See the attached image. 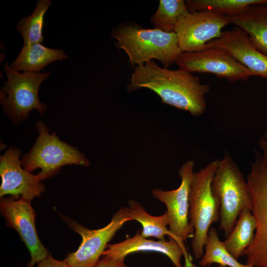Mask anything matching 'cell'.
I'll return each mask as SVG.
<instances>
[{"instance_id":"cell-12","label":"cell","mask_w":267,"mask_h":267,"mask_svg":"<svg viewBox=\"0 0 267 267\" xmlns=\"http://www.w3.org/2000/svg\"><path fill=\"white\" fill-rule=\"evenodd\" d=\"M0 211L10 226L19 234L30 254L29 267H33L49 255L47 249L41 242L36 231L35 213L31 201L13 196L1 198Z\"/></svg>"},{"instance_id":"cell-4","label":"cell","mask_w":267,"mask_h":267,"mask_svg":"<svg viewBox=\"0 0 267 267\" xmlns=\"http://www.w3.org/2000/svg\"><path fill=\"white\" fill-rule=\"evenodd\" d=\"M259 145L246 179L256 229L253 242L242 256H246L247 265L267 267V139L262 138Z\"/></svg>"},{"instance_id":"cell-27","label":"cell","mask_w":267,"mask_h":267,"mask_svg":"<svg viewBox=\"0 0 267 267\" xmlns=\"http://www.w3.org/2000/svg\"><path fill=\"white\" fill-rule=\"evenodd\" d=\"M265 137L266 138H267V131L266 132V134H265Z\"/></svg>"},{"instance_id":"cell-21","label":"cell","mask_w":267,"mask_h":267,"mask_svg":"<svg viewBox=\"0 0 267 267\" xmlns=\"http://www.w3.org/2000/svg\"><path fill=\"white\" fill-rule=\"evenodd\" d=\"M51 3L49 0H39L32 14L21 19L16 30L21 33L25 44L42 43L44 16Z\"/></svg>"},{"instance_id":"cell-6","label":"cell","mask_w":267,"mask_h":267,"mask_svg":"<svg viewBox=\"0 0 267 267\" xmlns=\"http://www.w3.org/2000/svg\"><path fill=\"white\" fill-rule=\"evenodd\" d=\"M36 129L39 133L36 141L21 158L23 169L30 173L41 169L38 176L42 180L52 177L65 165H89V160L76 148L61 141L55 133L49 134L44 123L39 122Z\"/></svg>"},{"instance_id":"cell-2","label":"cell","mask_w":267,"mask_h":267,"mask_svg":"<svg viewBox=\"0 0 267 267\" xmlns=\"http://www.w3.org/2000/svg\"><path fill=\"white\" fill-rule=\"evenodd\" d=\"M111 35L117 41V46L126 52L130 62L137 66L156 59L167 68L182 52L175 32L123 25L113 30Z\"/></svg>"},{"instance_id":"cell-3","label":"cell","mask_w":267,"mask_h":267,"mask_svg":"<svg viewBox=\"0 0 267 267\" xmlns=\"http://www.w3.org/2000/svg\"><path fill=\"white\" fill-rule=\"evenodd\" d=\"M211 190L219 206V229L227 237L246 208L251 209V196L247 183L228 153L224 154L212 178Z\"/></svg>"},{"instance_id":"cell-13","label":"cell","mask_w":267,"mask_h":267,"mask_svg":"<svg viewBox=\"0 0 267 267\" xmlns=\"http://www.w3.org/2000/svg\"><path fill=\"white\" fill-rule=\"evenodd\" d=\"M20 154L18 149L10 147L0 156V197L10 195L16 199L20 197L31 201L40 196L45 188L38 175H34L21 167Z\"/></svg>"},{"instance_id":"cell-5","label":"cell","mask_w":267,"mask_h":267,"mask_svg":"<svg viewBox=\"0 0 267 267\" xmlns=\"http://www.w3.org/2000/svg\"><path fill=\"white\" fill-rule=\"evenodd\" d=\"M219 160L208 163L193 173L189 194L188 218L194 229L191 243L192 253L196 259L203 256V249L211 225L220 220L219 206L211 190L213 177Z\"/></svg>"},{"instance_id":"cell-23","label":"cell","mask_w":267,"mask_h":267,"mask_svg":"<svg viewBox=\"0 0 267 267\" xmlns=\"http://www.w3.org/2000/svg\"><path fill=\"white\" fill-rule=\"evenodd\" d=\"M266 0H187L185 1L189 12L212 10L225 15L241 13L249 6L264 2Z\"/></svg>"},{"instance_id":"cell-16","label":"cell","mask_w":267,"mask_h":267,"mask_svg":"<svg viewBox=\"0 0 267 267\" xmlns=\"http://www.w3.org/2000/svg\"><path fill=\"white\" fill-rule=\"evenodd\" d=\"M230 23L245 31L255 47L267 55V0L237 15H226Z\"/></svg>"},{"instance_id":"cell-11","label":"cell","mask_w":267,"mask_h":267,"mask_svg":"<svg viewBox=\"0 0 267 267\" xmlns=\"http://www.w3.org/2000/svg\"><path fill=\"white\" fill-rule=\"evenodd\" d=\"M229 24L226 15L216 11L189 12L179 19L175 32L182 52L198 51L220 38L222 29Z\"/></svg>"},{"instance_id":"cell-26","label":"cell","mask_w":267,"mask_h":267,"mask_svg":"<svg viewBox=\"0 0 267 267\" xmlns=\"http://www.w3.org/2000/svg\"><path fill=\"white\" fill-rule=\"evenodd\" d=\"M194 267H196V266L195 265ZM218 267H226L222 266H221V265H219Z\"/></svg>"},{"instance_id":"cell-15","label":"cell","mask_w":267,"mask_h":267,"mask_svg":"<svg viewBox=\"0 0 267 267\" xmlns=\"http://www.w3.org/2000/svg\"><path fill=\"white\" fill-rule=\"evenodd\" d=\"M139 251L164 254L170 259L175 267H183L180 263L182 256L186 259L184 250L175 240L155 241L142 237L138 232L122 242L108 245L102 256L116 259H125L128 254Z\"/></svg>"},{"instance_id":"cell-7","label":"cell","mask_w":267,"mask_h":267,"mask_svg":"<svg viewBox=\"0 0 267 267\" xmlns=\"http://www.w3.org/2000/svg\"><path fill=\"white\" fill-rule=\"evenodd\" d=\"M3 68L7 77L0 91V102L4 112L17 123L26 120L33 109H37L43 115L46 105L40 102L38 90L50 73H20L6 63Z\"/></svg>"},{"instance_id":"cell-17","label":"cell","mask_w":267,"mask_h":267,"mask_svg":"<svg viewBox=\"0 0 267 267\" xmlns=\"http://www.w3.org/2000/svg\"><path fill=\"white\" fill-rule=\"evenodd\" d=\"M67 58L61 49L48 48L40 43L24 44L10 67L17 72L36 73L50 63Z\"/></svg>"},{"instance_id":"cell-9","label":"cell","mask_w":267,"mask_h":267,"mask_svg":"<svg viewBox=\"0 0 267 267\" xmlns=\"http://www.w3.org/2000/svg\"><path fill=\"white\" fill-rule=\"evenodd\" d=\"M132 220L127 208H121L108 224L97 229L87 228L73 220L66 219L68 225L81 236L82 241L78 249L64 260L71 267H94L117 230Z\"/></svg>"},{"instance_id":"cell-18","label":"cell","mask_w":267,"mask_h":267,"mask_svg":"<svg viewBox=\"0 0 267 267\" xmlns=\"http://www.w3.org/2000/svg\"><path fill=\"white\" fill-rule=\"evenodd\" d=\"M256 222L251 210L246 208L240 213L235 225L223 243L237 260L253 241Z\"/></svg>"},{"instance_id":"cell-20","label":"cell","mask_w":267,"mask_h":267,"mask_svg":"<svg viewBox=\"0 0 267 267\" xmlns=\"http://www.w3.org/2000/svg\"><path fill=\"white\" fill-rule=\"evenodd\" d=\"M205 252L199 262L201 267L209 266L213 263L229 267H253L239 263L227 250L214 227L210 228L205 245Z\"/></svg>"},{"instance_id":"cell-22","label":"cell","mask_w":267,"mask_h":267,"mask_svg":"<svg viewBox=\"0 0 267 267\" xmlns=\"http://www.w3.org/2000/svg\"><path fill=\"white\" fill-rule=\"evenodd\" d=\"M189 12L185 1L160 0L158 9L150 20L156 29L173 32L179 19Z\"/></svg>"},{"instance_id":"cell-19","label":"cell","mask_w":267,"mask_h":267,"mask_svg":"<svg viewBox=\"0 0 267 267\" xmlns=\"http://www.w3.org/2000/svg\"><path fill=\"white\" fill-rule=\"evenodd\" d=\"M129 204V207H127L128 215L132 220H136L141 224L142 230L140 234L142 237H154L159 240H163L164 236L168 235L170 239L175 240L173 235L167 228L169 221L166 212L160 216H153L149 214L140 203L135 201L130 200Z\"/></svg>"},{"instance_id":"cell-24","label":"cell","mask_w":267,"mask_h":267,"mask_svg":"<svg viewBox=\"0 0 267 267\" xmlns=\"http://www.w3.org/2000/svg\"><path fill=\"white\" fill-rule=\"evenodd\" d=\"M94 267H128L124 262V259H116L103 256L99 260Z\"/></svg>"},{"instance_id":"cell-8","label":"cell","mask_w":267,"mask_h":267,"mask_svg":"<svg viewBox=\"0 0 267 267\" xmlns=\"http://www.w3.org/2000/svg\"><path fill=\"white\" fill-rule=\"evenodd\" d=\"M194 162L188 161L179 170L181 183L174 190L165 191L159 188L152 190L153 196L163 202L167 207L169 218V230L176 241L179 244L186 255L185 264H190L191 258L188 254L183 240L193 236L194 229L188 221L189 194L193 172Z\"/></svg>"},{"instance_id":"cell-14","label":"cell","mask_w":267,"mask_h":267,"mask_svg":"<svg viewBox=\"0 0 267 267\" xmlns=\"http://www.w3.org/2000/svg\"><path fill=\"white\" fill-rule=\"evenodd\" d=\"M211 47L226 50L254 76L267 79V55L255 47L249 36L241 28L235 26L230 31H222L220 38L209 42L204 49Z\"/></svg>"},{"instance_id":"cell-1","label":"cell","mask_w":267,"mask_h":267,"mask_svg":"<svg viewBox=\"0 0 267 267\" xmlns=\"http://www.w3.org/2000/svg\"><path fill=\"white\" fill-rule=\"evenodd\" d=\"M129 88L131 90L148 89L163 103L196 117L205 113L206 95L210 90V86L201 84L198 76L180 69L161 67L153 61L134 68Z\"/></svg>"},{"instance_id":"cell-25","label":"cell","mask_w":267,"mask_h":267,"mask_svg":"<svg viewBox=\"0 0 267 267\" xmlns=\"http://www.w3.org/2000/svg\"><path fill=\"white\" fill-rule=\"evenodd\" d=\"M37 267H71L67 262L53 258L51 256L48 257L37 264Z\"/></svg>"},{"instance_id":"cell-10","label":"cell","mask_w":267,"mask_h":267,"mask_svg":"<svg viewBox=\"0 0 267 267\" xmlns=\"http://www.w3.org/2000/svg\"><path fill=\"white\" fill-rule=\"evenodd\" d=\"M179 69L189 73H209L230 82L246 81L253 73L225 49L211 47L182 52L175 62Z\"/></svg>"}]
</instances>
